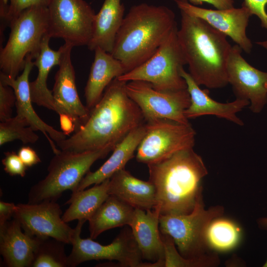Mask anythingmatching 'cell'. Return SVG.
Segmentation results:
<instances>
[{
  "label": "cell",
  "mask_w": 267,
  "mask_h": 267,
  "mask_svg": "<svg viewBox=\"0 0 267 267\" xmlns=\"http://www.w3.org/2000/svg\"><path fill=\"white\" fill-rule=\"evenodd\" d=\"M126 83L117 78L110 83L86 122L72 135L57 142L60 150L114 149L132 131L145 123L140 109L126 91Z\"/></svg>",
  "instance_id": "cell-1"
},
{
  "label": "cell",
  "mask_w": 267,
  "mask_h": 267,
  "mask_svg": "<svg viewBox=\"0 0 267 267\" xmlns=\"http://www.w3.org/2000/svg\"><path fill=\"white\" fill-rule=\"evenodd\" d=\"M149 181L154 186L160 215L187 214L194 208L208 174L201 157L193 148L180 150L147 165Z\"/></svg>",
  "instance_id": "cell-2"
},
{
  "label": "cell",
  "mask_w": 267,
  "mask_h": 267,
  "mask_svg": "<svg viewBox=\"0 0 267 267\" xmlns=\"http://www.w3.org/2000/svg\"><path fill=\"white\" fill-rule=\"evenodd\" d=\"M177 27L174 12L166 6L134 5L124 18L111 54L128 72L151 57Z\"/></svg>",
  "instance_id": "cell-3"
},
{
  "label": "cell",
  "mask_w": 267,
  "mask_h": 267,
  "mask_svg": "<svg viewBox=\"0 0 267 267\" xmlns=\"http://www.w3.org/2000/svg\"><path fill=\"white\" fill-rule=\"evenodd\" d=\"M180 13L178 37L189 73L199 86L209 89L225 87L232 47L227 36L200 18L181 10Z\"/></svg>",
  "instance_id": "cell-4"
},
{
  "label": "cell",
  "mask_w": 267,
  "mask_h": 267,
  "mask_svg": "<svg viewBox=\"0 0 267 267\" xmlns=\"http://www.w3.org/2000/svg\"><path fill=\"white\" fill-rule=\"evenodd\" d=\"M223 213L224 208L220 205L206 209L201 191L190 213L160 215L159 229L173 239L180 255L193 267L217 266L219 260L217 253L208 246L206 231L211 222Z\"/></svg>",
  "instance_id": "cell-5"
},
{
  "label": "cell",
  "mask_w": 267,
  "mask_h": 267,
  "mask_svg": "<svg viewBox=\"0 0 267 267\" xmlns=\"http://www.w3.org/2000/svg\"><path fill=\"white\" fill-rule=\"evenodd\" d=\"M10 32L6 44L0 48V72L16 78L23 71L25 58L39 55L41 44L48 29L46 6H36L22 12L10 23Z\"/></svg>",
  "instance_id": "cell-6"
},
{
  "label": "cell",
  "mask_w": 267,
  "mask_h": 267,
  "mask_svg": "<svg viewBox=\"0 0 267 267\" xmlns=\"http://www.w3.org/2000/svg\"><path fill=\"white\" fill-rule=\"evenodd\" d=\"M113 150L110 147L81 152L61 150L51 160L45 177L31 188L28 203L56 201L66 190L74 192L92 165Z\"/></svg>",
  "instance_id": "cell-7"
},
{
  "label": "cell",
  "mask_w": 267,
  "mask_h": 267,
  "mask_svg": "<svg viewBox=\"0 0 267 267\" xmlns=\"http://www.w3.org/2000/svg\"><path fill=\"white\" fill-rule=\"evenodd\" d=\"M178 30L177 27L146 61L117 78L126 82H145L160 91L186 89V82L180 74L186 62L178 40Z\"/></svg>",
  "instance_id": "cell-8"
},
{
  "label": "cell",
  "mask_w": 267,
  "mask_h": 267,
  "mask_svg": "<svg viewBox=\"0 0 267 267\" xmlns=\"http://www.w3.org/2000/svg\"><path fill=\"white\" fill-rule=\"evenodd\" d=\"M85 222L79 221L75 228L72 251L67 256V267H75L85 262L100 260L118 261L120 267H155L154 263L142 262L141 254L131 229H124L110 244L104 245L90 237H81Z\"/></svg>",
  "instance_id": "cell-9"
},
{
  "label": "cell",
  "mask_w": 267,
  "mask_h": 267,
  "mask_svg": "<svg viewBox=\"0 0 267 267\" xmlns=\"http://www.w3.org/2000/svg\"><path fill=\"white\" fill-rule=\"evenodd\" d=\"M145 134L136 150L138 162L153 163L194 145L196 132L190 124L157 119L145 122Z\"/></svg>",
  "instance_id": "cell-10"
},
{
  "label": "cell",
  "mask_w": 267,
  "mask_h": 267,
  "mask_svg": "<svg viewBox=\"0 0 267 267\" xmlns=\"http://www.w3.org/2000/svg\"><path fill=\"white\" fill-rule=\"evenodd\" d=\"M47 35L61 38L73 47L88 45L95 12L85 0H50Z\"/></svg>",
  "instance_id": "cell-11"
},
{
  "label": "cell",
  "mask_w": 267,
  "mask_h": 267,
  "mask_svg": "<svg viewBox=\"0 0 267 267\" xmlns=\"http://www.w3.org/2000/svg\"><path fill=\"white\" fill-rule=\"evenodd\" d=\"M125 90L140 109L145 122L168 119L183 124H190L184 115L191 102L187 89L160 91L147 82L132 81L127 82Z\"/></svg>",
  "instance_id": "cell-12"
},
{
  "label": "cell",
  "mask_w": 267,
  "mask_h": 267,
  "mask_svg": "<svg viewBox=\"0 0 267 267\" xmlns=\"http://www.w3.org/2000/svg\"><path fill=\"white\" fill-rule=\"evenodd\" d=\"M59 205L53 201L35 204L16 205L13 216L24 231L32 236L52 238L65 244H71L75 233L62 219Z\"/></svg>",
  "instance_id": "cell-13"
},
{
  "label": "cell",
  "mask_w": 267,
  "mask_h": 267,
  "mask_svg": "<svg viewBox=\"0 0 267 267\" xmlns=\"http://www.w3.org/2000/svg\"><path fill=\"white\" fill-rule=\"evenodd\" d=\"M242 49L232 46L227 65L228 84L236 98L250 102V109L260 113L267 103V72L250 65L243 57Z\"/></svg>",
  "instance_id": "cell-14"
},
{
  "label": "cell",
  "mask_w": 267,
  "mask_h": 267,
  "mask_svg": "<svg viewBox=\"0 0 267 267\" xmlns=\"http://www.w3.org/2000/svg\"><path fill=\"white\" fill-rule=\"evenodd\" d=\"M178 8L186 14L202 19L238 45L242 50L250 53L253 44L246 35V28L252 15L249 9L240 8L212 9L200 7L187 0H174Z\"/></svg>",
  "instance_id": "cell-15"
},
{
  "label": "cell",
  "mask_w": 267,
  "mask_h": 267,
  "mask_svg": "<svg viewBox=\"0 0 267 267\" xmlns=\"http://www.w3.org/2000/svg\"><path fill=\"white\" fill-rule=\"evenodd\" d=\"M62 53L59 69L54 77L52 91L55 111L58 115L67 114L77 125V130L88 120L90 110L81 102L75 82V72L71 58L73 46L65 43L61 46Z\"/></svg>",
  "instance_id": "cell-16"
},
{
  "label": "cell",
  "mask_w": 267,
  "mask_h": 267,
  "mask_svg": "<svg viewBox=\"0 0 267 267\" xmlns=\"http://www.w3.org/2000/svg\"><path fill=\"white\" fill-rule=\"evenodd\" d=\"M33 58L30 55L25 58V64L22 74L13 78L0 72V82L11 87L16 95L15 106L18 117L25 120L35 131H40L45 136L54 154L59 153L52 140L58 142L66 139V135L46 124L38 115L33 105L30 89L29 76L35 66Z\"/></svg>",
  "instance_id": "cell-17"
},
{
  "label": "cell",
  "mask_w": 267,
  "mask_h": 267,
  "mask_svg": "<svg viewBox=\"0 0 267 267\" xmlns=\"http://www.w3.org/2000/svg\"><path fill=\"white\" fill-rule=\"evenodd\" d=\"M180 74L186 82L190 96V104L184 111V115L188 119L204 115H215L239 126L244 125L243 121L236 114L250 105L248 100L236 98L231 102H219L209 96L208 90L201 89L200 86L184 68L181 70Z\"/></svg>",
  "instance_id": "cell-18"
},
{
  "label": "cell",
  "mask_w": 267,
  "mask_h": 267,
  "mask_svg": "<svg viewBox=\"0 0 267 267\" xmlns=\"http://www.w3.org/2000/svg\"><path fill=\"white\" fill-rule=\"evenodd\" d=\"M15 218L0 226V252L8 267H31L41 238L22 231Z\"/></svg>",
  "instance_id": "cell-19"
},
{
  "label": "cell",
  "mask_w": 267,
  "mask_h": 267,
  "mask_svg": "<svg viewBox=\"0 0 267 267\" xmlns=\"http://www.w3.org/2000/svg\"><path fill=\"white\" fill-rule=\"evenodd\" d=\"M160 213L158 209H135L130 225L142 259L160 267H164V248L159 229Z\"/></svg>",
  "instance_id": "cell-20"
},
{
  "label": "cell",
  "mask_w": 267,
  "mask_h": 267,
  "mask_svg": "<svg viewBox=\"0 0 267 267\" xmlns=\"http://www.w3.org/2000/svg\"><path fill=\"white\" fill-rule=\"evenodd\" d=\"M145 133V123L132 131L116 145L110 157L99 168L87 173L74 192L100 183L110 178L117 172L125 169L128 162L134 157V153Z\"/></svg>",
  "instance_id": "cell-21"
},
{
  "label": "cell",
  "mask_w": 267,
  "mask_h": 267,
  "mask_svg": "<svg viewBox=\"0 0 267 267\" xmlns=\"http://www.w3.org/2000/svg\"><path fill=\"white\" fill-rule=\"evenodd\" d=\"M109 194L114 196L134 209L153 210L156 205V191L149 180L139 179L125 169L110 178Z\"/></svg>",
  "instance_id": "cell-22"
},
{
  "label": "cell",
  "mask_w": 267,
  "mask_h": 267,
  "mask_svg": "<svg viewBox=\"0 0 267 267\" xmlns=\"http://www.w3.org/2000/svg\"><path fill=\"white\" fill-rule=\"evenodd\" d=\"M88 80L85 88L86 107L91 110L101 99L110 83L126 73L120 61L100 48L94 50Z\"/></svg>",
  "instance_id": "cell-23"
},
{
  "label": "cell",
  "mask_w": 267,
  "mask_h": 267,
  "mask_svg": "<svg viewBox=\"0 0 267 267\" xmlns=\"http://www.w3.org/2000/svg\"><path fill=\"white\" fill-rule=\"evenodd\" d=\"M124 11L121 0H104L93 19L91 37L87 45L89 50L100 48L111 53L124 18Z\"/></svg>",
  "instance_id": "cell-24"
},
{
  "label": "cell",
  "mask_w": 267,
  "mask_h": 267,
  "mask_svg": "<svg viewBox=\"0 0 267 267\" xmlns=\"http://www.w3.org/2000/svg\"><path fill=\"white\" fill-rule=\"evenodd\" d=\"M50 39L46 34L43 39L40 52L34 61L38 75L34 81L30 82V89L33 103L55 111L52 91L47 88V79L51 68L60 63L62 47L57 50L52 49L49 45Z\"/></svg>",
  "instance_id": "cell-25"
},
{
  "label": "cell",
  "mask_w": 267,
  "mask_h": 267,
  "mask_svg": "<svg viewBox=\"0 0 267 267\" xmlns=\"http://www.w3.org/2000/svg\"><path fill=\"white\" fill-rule=\"evenodd\" d=\"M135 209L119 198L109 195L88 220L90 238L94 239L111 228L130 225Z\"/></svg>",
  "instance_id": "cell-26"
},
{
  "label": "cell",
  "mask_w": 267,
  "mask_h": 267,
  "mask_svg": "<svg viewBox=\"0 0 267 267\" xmlns=\"http://www.w3.org/2000/svg\"><path fill=\"white\" fill-rule=\"evenodd\" d=\"M110 178L88 189L72 193L66 204L69 207L62 216L66 222L77 220L86 222L109 196Z\"/></svg>",
  "instance_id": "cell-27"
},
{
  "label": "cell",
  "mask_w": 267,
  "mask_h": 267,
  "mask_svg": "<svg viewBox=\"0 0 267 267\" xmlns=\"http://www.w3.org/2000/svg\"><path fill=\"white\" fill-rule=\"evenodd\" d=\"M242 230L235 222L222 216L213 219L206 231L208 247L214 252H227L240 242Z\"/></svg>",
  "instance_id": "cell-28"
},
{
  "label": "cell",
  "mask_w": 267,
  "mask_h": 267,
  "mask_svg": "<svg viewBox=\"0 0 267 267\" xmlns=\"http://www.w3.org/2000/svg\"><path fill=\"white\" fill-rule=\"evenodd\" d=\"M65 243L52 238H41L31 267H66Z\"/></svg>",
  "instance_id": "cell-29"
},
{
  "label": "cell",
  "mask_w": 267,
  "mask_h": 267,
  "mask_svg": "<svg viewBox=\"0 0 267 267\" xmlns=\"http://www.w3.org/2000/svg\"><path fill=\"white\" fill-rule=\"evenodd\" d=\"M35 131L17 115L0 123V145L19 140L24 144L34 143L39 139Z\"/></svg>",
  "instance_id": "cell-30"
},
{
  "label": "cell",
  "mask_w": 267,
  "mask_h": 267,
  "mask_svg": "<svg viewBox=\"0 0 267 267\" xmlns=\"http://www.w3.org/2000/svg\"><path fill=\"white\" fill-rule=\"evenodd\" d=\"M50 0H0V32L25 9L36 6L47 7Z\"/></svg>",
  "instance_id": "cell-31"
},
{
  "label": "cell",
  "mask_w": 267,
  "mask_h": 267,
  "mask_svg": "<svg viewBox=\"0 0 267 267\" xmlns=\"http://www.w3.org/2000/svg\"><path fill=\"white\" fill-rule=\"evenodd\" d=\"M164 248V267H193L192 263L183 258L177 250L173 239L161 233Z\"/></svg>",
  "instance_id": "cell-32"
},
{
  "label": "cell",
  "mask_w": 267,
  "mask_h": 267,
  "mask_svg": "<svg viewBox=\"0 0 267 267\" xmlns=\"http://www.w3.org/2000/svg\"><path fill=\"white\" fill-rule=\"evenodd\" d=\"M16 95L13 89L0 82V121L12 117V108L15 105Z\"/></svg>",
  "instance_id": "cell-33"
},
{
  "label": "cell",
  "mask_w": 267,
  "mask_h": 267,
  "mask_svg": "<svg viewBox=\"0 0 267 267\" xmlns=\"http://www.w3.org/2000/svg\"><path fill=\"white\" fill-rule=\"evenodd\" d=\"M267 0H244L242 5L246 7L252 15H255L259 18L262 27L266 30H267ZM255 43L267 49V39Z\"/></svg>",
  "instance_id": "cell-34"
},
{
  "label": "cell",
  "mask_w": 267,
  "mask_h": 267,
  "mask_svg": "<svg viewBox=\"0 0 267 267\" xmlns=\"http://www.w3.org/2000/svg\"><path fill=\"white\" fill-rule=\"evenodd\" d=\"M1 162L4 167V170L10 176H19L24 177L26 175L28 167L16 152L14 151L5 152L4 157Z\"/></svg>",
  "instance_id": "cell-35"
},
{
  "label": "cell",
  "mask_w": 267,
  "mask_h": 267,
  "mask_svg": "<svg viewBox=\"0 0 267 267\" xmlns=\"http://www.w3.org/2000/svg\"><path fill=\"white\" fill-rule=\"evenodd\" d=\"M17 154L27 167H31L41 162L36 152L30 146L21 147Z\"/></svg>",
  "instance_id": "cell-36"
},
{
  "label": "cell",
  "mask_w": 267,
  "mask_h": 267,
  "mask_svg": "<svg viewBox=\"0 0 267 267\" xmlns=\"http://www.w3.org/2000/svg\"><path fill=\"white\" fill-rule=\"evenodd\" d=\"M191 4L198 6L203 3L213 5L217 9H226L234 7V0H187Z\"/></svg>",
  "instance_id": "cell-37"
},
{
  "label": "cell",
  "mask_w": 267,
  "mask_h": 267,
  "mask_svg": "<svg viewBox=\"0 0 267 267\" xmlns=\"http://www.w3.org/2000/svg\"><path fill=\"white\" fill-rule=\"evenodd\" d=\"M16 208V205L13 203L0 201V226L13 217Z\"/></svg>",
  "instance_id": "cell-38"
},
{
  "label": "cell",
  "mask_w": 267,
  "mask_h": 267,
  "mask_svg": "<svg viewBox=\"0 0 267 267\" xmlns=\"http://www.w3.org/2000/svg\"><path fill=\"white\" fill-rule=\"evenodd\" d=\"M59 115L61 129L66 136L76 131L77 125L72 117L65 114Z\"/></svg>",
  "instance_id": "cell-39"
},
{
  "label": "cell",
  "mask_w": 267,
  "mask_h": 267,
  "mask_svg": "<svg viewBox=\"0 0 267 267\" xmlns=\"http://www.w3.org/2000/svg\"><path fill=\"white\" fill-rule=\"evenodd\" d=\"M257 223L261 229L267 230V217L259 218L257 220ZM263 267H267V259Z\"/></svg>",
  "instance_id": "cell-40"
}]
</instances>
